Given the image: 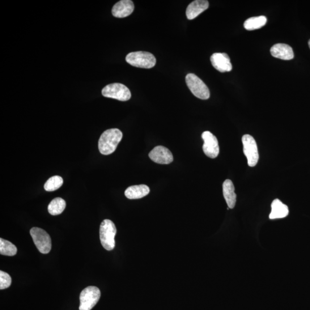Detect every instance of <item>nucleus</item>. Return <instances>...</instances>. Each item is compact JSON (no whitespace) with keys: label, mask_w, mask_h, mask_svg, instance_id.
<instances>
[{"label":"nucleus","mask_w":310,"mask_h":310,"mask_svg":"<svg viewBox=\"0 0 310 310\" xmlns=\"http://www.w3.org/2000/svg\"><path fill=\"white\" fill-rule=\"evenodd\" d=\"M122 131L117 128L105 130L101 135L99 141V149L101 154L108 155L116 151L119 143L121 141Z\"/></svg>","instance_id":"nucleus-1"},{"label":"nucleus","mask_w":310,"mask_h":310,"mask_svg":"<svg viewBox=\"0 0 310 310\" xmlns=\"http://www.w3.org/2000/svg\"><path fill=\"white\" fill-rule=\"evenodd\" d=\"M116 233V227L111 220L105 219L101 224L100 241L102 245L106 250L110 251L115 247L114 238H115Z\"/></svg>","instance_id":"nucleus-2"},{"label":"nucleus","mask_w":310,"mask_h":310,"mask_svg":"<svg viewBox=\"0 0 310 310\" xmlns=\"http://www.w3.org/2000/svg\"><path fill=\"white\" fill-rule=\"evenodd\" d=\"M125 59L129 65L143 69H151L156 65V63L154 55L148 52L130 53L126 55Z\"/></svg>","instance_id":"nucleus-3"},{"label":"nucleus","mask_w":310,"mask_h":310,"mask_svg":"<svg viewBox=\"0 0 310 310\" xmlns=\"http://www.w3.org/2000/svg\"><path fill=\"white\" fill-rule=\"evenodd\" d=\"M186 82L191 92L201 100L209 99L210 93L206 84L198 76L190 73L186 76Z\"/></svg>","instance_id":"nucleus-4"},{"label":"nucleus","mask_w":310,"mask_h":310,"mask_svg":"<svg viewBox=\"0 0 310 310\" xmlns=\"http://www.w3.org/2000/svg\"><path fill=\"white\" fill-rule=\"evenodd\" d=\"M100 297L99 288L89 286L84 288L80 294L79 310H91L99 301Z\"/></svg>","instance_id":"nucleus-5"},{"label":"nucleus","mask_w":310,"mask_h":310,"mask_svg":"<svg viewBox=\"0 0 310 310\" xmlns=\"http://www.w3.org/2000/svg\"><path fill=\"white\" fill-rule=\"evenodd\" d=\"M102 95L121 101H128L131 96L129 89L124 84L119 83L108 84L102 91Z\"/></svg>","instance_id":"nucleus-6"},{"label":"nucleus","mask_w":310,"mask_h":310,"mask_svg":"<svg viewBox=\"0 0 310 310\" xmlns=\"http://www.w3.org/2000/svg\"><path fill=\"white\" fill-rule=\"evenodd\" d=\"M30 234L34 244L39 251L43 254H48L52 249V239L50 235L43 229L39 228H32Z\"/></svg>","instance_id":"nucleus-7"},{"label":"nucleus","mask_w":310,"mask_h":310,"mask_svg":"<svg viewBox=\"0 0 310 310\" xmlns=\"http://www.w3.org/2000/svg\"><path fill=\"white\" fill-rule=\"evenodd\" d=\"M244 147V153L247 158L250 167H254L257 164L259 155L255 140L249 135H245L242 138Z\"/></svg>","instance_id":"nucleus-8"},{"label":"nucleus","mask_w":310,"mask_h":310,"mask_svg":"<svg viewBox=\"0 0 310 310\" xmlns=\"http://www.w3.org/2000/svg\"><path fill=\"white\" fill-rule=\"evenodd\" d=\"M203 140V151L205 154L211 159L218 156L219 147L217 139L209 131H205L202 135Z\"/></svg>","instance_id":"nucleus-9"},{"label":"nucleus","mask_w":310,"mask_h":310,"mask_svg":"<svg viewBox=\"0 0 310 310\" xmlns=\"http://www.w3.org/2000/svg\"><path fill=\"white\" fill-rule=\"evenodd\" d=\"M150 158L155 163L168 164L172 162L173 157L168 148L163 146H157L149 154Z\"/></svg>","instance_id":"nucleus-10"},{"label":"nucleus","mask_w":310,"mask_h":310,"mask_svg":"<svg viewBox=\"0 0 310 310\" xmlns=\"http://www.w3.org/2000/svg\"><path fill=\"white\" fill-rule=\"evenodd\" d=\"M210 61L212 65L220 73L229 72L232 70L230 58L226 53H214L211 55Z\"/></svg>","instance_id":"nucleus-11"},{"label":"nucleus","mask_w":310,"mask_h":310,"mask_svg":"<svg viewBox=\"0 0 310 310\" xmlns=\"http://www.w3.org/2000/svg\"><path fill=\"white\" fill-rule=\"evenodd\" d=\"M134 9L135 6L132 1L121 0L113 6L112 13L115 18H124L132 14Z\"/></svg>","instance_id":"nucleus-12"},{"label":"nucleus","mask_w":310,"mask_h":310,"mask_svg":"<svg viewBox=\"0 0 310 310\" xmlns=\"http://www.w3.org/2000/svg\"><path fill=\"white\" fill-rule=\"evenodd\" d=\"M270 52L274 57L283 60H291L294 57V52L291 47L286 44L275 45L272 47Z\"/></svg>","instance_id":"nucleus-13"},{"label":"nucleus","mask_w":310,"mask_h":310,"mask_svg":"<svg viewBox=\"0 0 310 310\" xmlns=\"http://www.w3.org/2000/svg\"><path fill=\"white\" fill-rule=\"evenodd\" d=\"M209 2L206 0H196L190 4L186 10L187 18L193 20L209 8Z\"/></svg>","instance_id":"nucleus-14"},{"label":"nucleus","mask_w":310,"mask_h":310,"mask_svg":"<svg viewBox=\"0 0 310 310\" xmlns=\"http://www.w3.org/2000/svg\"><path fill=\"white\" fill-rule=\"evenodd\" d=\"M235 191V186L231 180H227L224 182V197L229 209H233L236 205L237 195Z\"/></svg>","instance_id":"nucleus-15"},{"label":"nucleus","mask_w":310,"mask_h":310,"mask_svg":"<svg viewBox=\"0 0 310 310\" xmlns=\"http://www.w3.org/2000/svg\"><path fill=\"white\" fill-rule=\"evenodd\" d=\"M150 192L149 187L147 185H135L129 187L125 190V195L129 199H138L147 196Z\"/></svg>","instance_id":"nucleus-16"},{"label":"nucleus","mask_w":310,"mask_h":310,"mask_svg":"<svg viewBox=\"0 0 310 310\" xmlns=\"http://www.w3.org/2000/svg\"><path fill=\"white\" fill-rule=\"evenodd\" d=\"M272 210L269 217L271 219L285 218L289 214L288 207L278 199L272 203Z\"/></svg>","instance_id":"nucleus-17"},{"label":"nucleus","mask_w":310,"mask_h":310,"mask_svg":"<svg viewBox=\"0 0 310 310\" xmlns=\"http://www.w3.org/2000/svg\"><path fill=\"white\" fill-rule=\"evenodd\" d=\"M267 22V19L264 16L253 17L245 21L244 26L246 30H255L264 27Z\"/></svg>","instance_id":"nucleus-18"},{"label":"nucleus","mask_w":310,"mask_h":310,"mask_svg":"<svg viewBox=\"0 0 310 310\" xmlns=\"http://www.w3.org/2000/svg\"><path fill=\"white\" fill-rule=\"evenodd\" d=\"M66 206V203L64 199L61 198H56L50 203L48 210L51 215H57L63 213Z\"/></svg>","instance_id":"nucleus-19"},{"label":"nucleus","mask_w":310,"mask_h":310,"mask_svg":"<svg viewBox=\"0 0 310 310\" xmlns=\"http://www.w3.org/2000/svg\"><path fill=\"white\" fill-rule=\"evenodd\" d=\"M18 249L14 244L9 241L0 239V253L2 255L14 256L16 255Z\"/></svg>","instance_id":"nucleus-20"},{"label":"nucleus","mask_w":310,"mask_h":310,"mask_svg":"<svg viewBox=\"0 0 310 310\" xmlns=\"http://www.w3.org/2000/svg\"><path fill=\"white\" fill-rule=\"evenodd\" d=\"M63 184V180L61 176H54L46 182L44 188L47 192H54L60 188Z\"/></svg>","instance_id":"nucleus-21"},{"label":"nucleus","mask_w":310,"mask_h":310,"mask_svg":"<svg viewBox=\"0 0 310 310\" xmlns=\"http://www.w3.org/2000/svg\"><path fill=\"white\" fill-rule=\"evenodd\" d=\"M12 283L10 275L3 271H0V289L4 290L10 287Z\"/></svg>","instance_id":"nucleus-22"},{"label":"nucleus","mask_w":310,"mask_h":310,"mask_svg":"<svg viewBox=\"0 0 310 310\" xmlns=\"http://www.w3.org/2000/svg\"><path fill=\"white\" fill-rule=\"evenodd\" d=\"M308 46H309V48L310 49V40L308 41Z\"/></svg>","instance_id":"nucleus-23"}]
</instances>
